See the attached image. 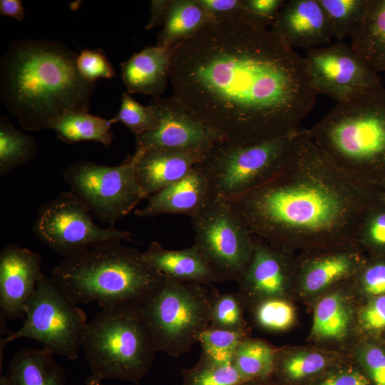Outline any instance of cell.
<instances>
[{
    "label": "cell",
    "mask_w": 385,
    "mask_h": 385,
    "mask_svg": "<svg viewBox=\"0 0 385 385\" xmlns=\"http://www.w3.org/2000/svg\"><path fill=\"white\" fill-rule=\"evenodd\" d=\"M247 310L258 327L270 332L286 331L294 325L296 320V311L290 299L262 300Z\"/></svg>",
    "instance_id": "obj_34"
},
{
    "label": "cell",
    "mask_w": 385,
    "mask_h": 385,
    "mask_svg": "<svg viewBox=\"0 0 385 385\" xmlns=\"http://www.w3.org/2000/svg\"><path fill=\"white\" fill-rule=\"evenodd\" d=\"M38 254L8 244L0 252L1 317L16 319L25 315L26 305L44 276Z\"/></svg>",
    "instance_id": "obj_17"
},
{
    "label": "cell",
    "mask_w": 385,
    "mask_h": 385,
    "mask_svg": "<svg viewBox=\"0 0 385 385\" xmlns=\"http://www.w3.org/2000/svg\"><path fill=\"white\" fill-rule=\"evenodd\" d=\"M247 337V330L233 331L209 327L198 336L197 342L200 344L203 352L232 357L238 345Z\"/></svg>",
    "instance_id": "obj_38"
},
{
    "label": "cell",
    "mask_w": 385,
    "mask_h": 385,
    "mask_svg": "<svg viewBox=\"0 0 385 385\" xmlns=\"http://www.w3.org/2000/svg\"><path fill=\"white\" fill-rule=\"evenodd\" d=\"M36 235L63 257L93 245L128 240L130 233L115 227H101L72 192H62L43 205L34 223Z\"/></svg>",
    "instance_id": "obj_12"
},
{
    "label": "cell",
    "mask_w": 385,
    "mask_h": 385,
    "mask_svg": "<svg viewBox=\"0 0 385 385\" xmlns=\"http://www.w3.org/2000/svg\"><path fill=\"white\" fill-rule=\"evenodd\" d=\"M284 4L283 0H243L244 9L266 26L272 25Z\"/></svg>",
    "instance_id": "obj_43"
},
{
    "label": "cell",
    "mask_w": 385,
    "mask_h": 385,
    "mask_svg": "<svg viewBox=\"0 0 385 385\" xmlns=\"http://www.w3.org/2000/svg\"><path fill=\"white\" fill-rule=\"evenodd\" d=\"M294 252L253 236L250 262L237 282L245 309L268 299H290L294 293L297 271Z\"/></svg>",
    "instance_id": "obj_15"
},
{
    "label": "cell",
    "mask_w": 385,
    "mask_h": 385,
    "mask_svg": "<svg viewBox=\"0 0 385 385\" xmlns=\"http://www.w3.org/2000/svg\"><path fill=\"white\" fill-rule=\"evenodd\" d=\"M0 14L11 16L17 21L25 17L24 9L20 0H1Z\"/></svg>",
    "instance_id": "obj_46"
},
{
    "label": "cell",
    "mask_w": 385,
    "mask_h": 385,
    "mask_svg": "<svg viewBox=\"0 0 385 385\" xmlns=\"http://www.w3.org/2000/svg\"><path fill=\"white\" fill-rule=\"evenodd\" d=\"M304 61L317 94L327 95L337 103L369 88L383 85L350 44L337 41L307 50Z\"/></svg>",
    "instance_id": "obj_13"
},
{
    "label": "cell",
    "mask_w": 385,
    "mask_h": 385,
    "mask_svg": "<svg viewBox=\"0 0 385 385\" xmlns=\"http://www.w3.org/2000/svg\"><path fill=\"white\" fill-rule=\"evenodd\" d=\"M86 384V385H101V380L98 379V378L95 377L93 375H91L90 376L87 378Z\"/></svg>",
    "instance_id": "obj_49"
},
{
    "label": "cell",
    "mask_w": 385,
    "mask_h": 385,
    "mask_svg": "<svg viewBox=\"0 0 385 385\" xmlns=\"http://www.w3.org/2000/svg\"><path fill=\"white\" fill-rule=\"evenodd\" d=\"M376 200L385 208V188H381L377 191Z\"/></svg>",
    "instance_id": "obj_48"
},
{
    "label": "cell",
    "mask_w": 385,
    "mask_h": 385,
    "mask_svg": "<svg viewBox=\"0 0 385 385\" xmlns=\"http://www.w3.org/2000/svg\"><path fill=\"white\" fill-rule=\"evenodd\" d=\"M122 242H99L66 256L51 277L76 304L96 302L104 309L141 304L165 277L144 260L142 252Z\"/></svg>",
    "instance_id": "obj_4"
},
{
    "label": "cell",
    "mask_w": 385,
    "mask_h": 385,
    "mask_svg": "<svg viewBox=\"0 0 385 385\" xmlns=\"http://www.w3.org/2000/svg\"><path fill=\"white\" fill-rule=\"evenodd\" d=\"M277 349L266 341L250 337L243 339L232 355V363L247 381L272 376Z\"/></svg>",
    "instance_id": "obj_30"
},
{
    "label": "cell",
    "mask_w": 385,
    "mask_h": 385,
    "mask_svg": "<svg viewBox=\"0 0 385 385\" xmlns=\"http://www.w3.org/2000/svg\"><path fill=\"white\" fill-rule=\"evenodd\" d=\"M148 197L146 205L135 210L136 216L184 214L190 217L214 198L207 178L197 165L180 180Z\"/></svg>",
    "instance_id": "obj_20"
},
{
    "label": "cell",
    "mask_w": 385,
    "mask_h": 385,
    "mask_svg": "<svg viewBox=\"0 0 385 385\" xmlns=\"http://www.w3.org/2000/svg\"><path fill=\"white\" fill-rule=\"evenodd\" d=\"M328 160L369 188H385V87L337 103L307 129Z\"/></svg>",
    "instance_id": "obj_5"
},
{
    "label": "cell",
    "mask_w": 385,
    "mask_h": 385,
    "mask_svg": "<svg viewBox=\"0 0 385 385\" xmlns=\"http://www.w3.org/2000/svg\"><path fill=\"white\" fill-rule=\"evenodd\" d=\"M357 322L366 333L375 334L385 329V295L372 297L359 311Z\"/></svg>",
    "instance_id": "obj_42"
},
{
    "label": "cell",
    "mask_w": 385,
    "mask_h": 385,
    "mask_svg": "<svg viewBox=\"0 0 385 385\" xmlns=\"http://www.w3.org/2000/svg\"><path fill=\"white\" fill-rule=\"evenodd\" d=\"M81 348L91 375L135 384L150 369L156 353L140 304L102 309L87 323Z\"/></svg>",
    "instance_id": "obj_6"
},
{
    "label": "cell",
    "mask_w": 385,
    "mask_h": 385,
    "mask_svg": "<svg viewBox=\"0 0 385 385\" xmlns=\"http://www.w3.org/2000/svg\"><path fill=\"white\" fill-rule=\"evenodd\" d=\"M111 120L121 122L135 136L154 130L158 125L153 108L139 103L128 93H123L120 110Z\"/></svg>",
    "instance_id": "obj_36"
},
{
    "label": "cell",
    "mask_w": 385,
    "mask_h": 385,
    "mask_svg": "<svg viewBox=\"0 0 385 385\" xmlns=\"http://www.w3.org/2000/svg\"><path fill=\"white\" fill-rule=\"evenodd\" d=\"M22 327L1 339V351L19 338L35 339L54 354L70 360L78 358L87 318L79 308L55 283L43 276L29 301Z\"/></svg>",
    "instance_id": "obj_9"
},
{
    "label": "cell",
    "mask_w": 385,
    "mask_h": 385,
    "mask_svg": "<svg viewBox=\"0 0 385 385\" xmlns=\"http://www.w3.org/2000/svg\"><path fill=\"white\" fill-rule=\"evenodd\" d=\"M309 385H372L359 366L337 365Z\"/></svg>",
    "instance_id": "obj_41"
},
{
    "label": "cell",
    "mask_w": 385,
    "mask_h": 385,
    "mask_svg": "<svg viewBox=\"0 0 385 385\" xmlns=\"http://www.w3.org/2000/svg\"><path fill=\"white\" fill-rule=\"evenodd\" d=\"M37 144L31 135L16 129L5 117L0 118V175L5 176L13 169L33 160Z\"/></svg>",
    "instance_id": "obj_31"
},
{
    "label": "cell",
    "mask_w": 385,
    "mask_h": 385,
    "mask_svg": "<svg viewBox=\"0 0 385 385\" xmlns=\"http://www.w3.org/2000/svg\"><path fill=\"white\" fill-rule=\"evenodd\" d=\"M215 19L244 10L242 0H199Z\"/></svg>",
    "instance_id": "obj_44"
},
{
    "label": "cell",
    "mask_w": 385,
    "mask_h": 385,
    "mask_svg": "<svg viewBox=\"0 0 385 385\" xmlns=\"http://www.w3.org/2000/svg\"><path fill=\"white\" fill-rule=\"evenodd\" d=\"M294 134L252 144L223 140L211 147L197 165L207 178L213 197L227 200L267 180L282 164Z\"/></svg>",
    "instance_id": "obj_8"
},
{
    "label": "cell",
    "mask_w": 385,
    "mask_h": 385,
    "mask_svg": "<svg viewBox=\"0 0 385 385\" xmlns=\"http://www.w3.org/2000/svg\"><path fill=\"white\" fill-rule=\"evenodd\" d=\"M355 53L376 72H385V0H369L366 14L351 36Z\"/></svg>",
    "instance_id": "obj_26"
},
{
    "label": "cell",
    "mask_w": 385,
    "mask_h": 385,
    "mask_svg": "<svg viewBox=\"0 0 385 385\" xmlns=\"http://www.w3.org/2000/svg\"><path fill=\"white\" fill-rule=\"evenodd\" d=\"M182 385H238L248 381L237 370L232 357L202 351L192 367L182 370Z\"/></svg>",
    "instance_id": "obj_29"
},
{
    "label": "cell",
    "mask_w": 385,
    "mask_h": 385,
    "mask_svg": "<svg viewBox=\"0 0 385 385\" xmlns=\"http://www.w3.org/2000/svg\"><path fill=\"white\" fill-rule=\"evenodd\" d=\"M351 292L375 297L385 295V257H367L349 281Z\"/></svg>",
    "instance_id": "obj_37"
},
{
    "label": "cell",
    "mask_w": 385,
    "mask_h": 385,
    "mask_svg": "<svg viewBox=\"0 0 385 385\" xmlns=\"http://www.w3.org/2000/svg\"><path fill=\"white\" fill-rule=\"evenodd\" d=\"M158 119L157 127L136 135V148L175 149L206 152L223 141L222 137L194 111L173 95L154 96L149 103Z\"/></svg>",
    "instance_id": "obj_14"
},
{
    "label": "cell",
    "mask_w": 385,
    "mask_h": 385,
    "mask_svg": "<svg viewBox=\"0 0 385 385\" xmlns=\"http://www.w3.org/2000/svg\"><path fill=\"white\" fill-rule=\"evenodd\" d=\"M190 218L194 245L217 282H237L250 262L253 236L223 200L212 198Z\"/></svg>",
    "instance_id": "obj_11"
},
{
    "label": "cell",
    "mask_w": 385,
    "mask_h": 385,
    "mask_svg": "<svg viewBox=\"0 0 385 385\" xmlns=\"http://www.w3.org/2000/svg\"><path fill=\"white\" fill-rule=\"evenodd\" d=\"M136 160L134 152L116 166L79 160L68 166L63 175L91 214L115 227L146 198L136 178Z\"/></svg>",
    "instance_id": "obj_10"
},
{
    "label": "cell",
    "mask_w": 385,
    "mask_h": 385,
    "mask_svg": "<svg viewBox=\"0 0 385 385\" xmlns=\"http://www.w3.org/2000/svg\"><path fill=\"white\" fill-rule=\"evenodd\" d=\"M76 66L81 76L95 83L97 79H111L115 71L106 56L100 49H84L77 55Z\"/></svg>",
    "instance_id": "obj_40"
},
{
    "label": "cell",
    "mask_w": 385,
    "mask_h": 385,
    "mask_svg": "<svg viewBox=\"0 0 385 385\" xmlns=\"http://www.w3.org/2000/svg\"><path fill=\"white\" fill-rule=\"evenodd\" d=\"M173 48L145 47L120 64L122 78L129 94L154 97L164 92L170 78Z\"/></svg>",
    "instance_id": "obj_21"
},
{
    "label": "cell",
    "mask_w": 385,
    "mask_h": 385,
    "mask_svg": "<svg viewBox=\"0 0 385 385\" xmlns=\"http://www.w3.org/2000/svg\"><path fill=\"white\" fill-rule=\"evenodd\" d=\"M170 0H153L151 1V16L146 28L152 29L163 24Z\"/></svg>",
    "instance_id": "obj_45"
},
{
    "label": "cell",
    "mask_w": 385,
    "mask_h": 385,
    "mask_svg": "<svg viewBox=\"0 0 385 385\" xmlns=\"http://www.w3.org/2000/svg\"><path fill=\"white\" fill-rule=\"evenodd\" d=\"M202 284L166 278L140 304L156 352L179 356L190 351L210 327L215 292Z\"/></svg>",
    "instance_id": "obj_7"
},
{
    "label": "cell",
    "mask_w": 385,
    "mask_h": 385,
    "mask_svg": "<svg viewBox=\"0 0 385 385\" xmlns=\"http://www.w3.org/2000/svg\"><path fill=\"white\" fill-rule=\"evenodd\" d=\"M142 255L146 262L166 278L207 286L217 282L194 245L183 250H170L154 241Z\"/></svg>",
    "instance_id": "obj_23"
},
{
    "label": "cell",
    "mask_w": 385,
    "mask_h": 385,
    "mask_svg": "<svg viewBox=\"0 0 385 385\" xmlns=\"http://www.w3.org/2000/svg\"><path fill=\"white\" fill-rule=\"evenodd\" d=\"M339 361L336 353L319 348L277 349L272 376L279 385L310 384Z\"/></svg>",
    "instance_id": "obj_22"
},
{
    "label": "cell",
    "mask_w": 385,
    "mask_h": 385,
    "mask_svg": "<svg viewBox=\"0 0 385 385\" xmlns=\"http://www.w3.org/2000/svg\"><path fill=\"white\" fill-rule=\"evenodd\" d=\"M238 385H279V384L273 379L272 376H270V377L262 379L248 381Z\"/></svg>",
    "instance_id": "obj_47"
},
{
    "label": "cell",
    "mask_w": 385,
    "mask_h": 385,
    "mask_svg": "<svg viewBox=\"0 0 385 385\" xmlns=\"http://www.w3.org/2000/svg\"><path fill=\"white\" fill-rule=\"evenodd\" d=\"M270 27L294 48H317L331 44L334 38L318 0L285 1Z\"/></svg>",
    "instance_id": "obj_18"
},
{
    "label": "cell",
    "mask_w": 385,
    "mask_h": 385,
    "mask_svg": "<svg viewBox=\"0 0 385 385\" xmlns=\"http://www.w3.org/2000/svg\"><path fill=\"white\" fill-rule=\"evenodd\" d=\"M377 191L340 170L300 128L272 176L225 201L252 236L304 252L357 245L359 226Z\"/></svg>",
    "instance_id": "obj_2"
},
{
    "label": "cell",
    "mask_w": 385,
    "mask_h": 385,
    "mask_svg": "<svg viewBox=\"0 0 385 385\" xmlns=\"http://www.w3.org/2000/svg\"><path fill=\"white\" fill-rule=\"evenodd\" d=\"M349 281L333 287L317 302L310 335L313 340L338 342L349 335L354 320L353 306L346 295Z\"/></svg>",
    "instance_id": "obj_24"
},
{
    "label": "cell",
    "mask_w": 385,
    "mask_h": 385,
    "mask_svg": "<svg viewBox=\"0 0 385 385\" xmlns=\"http://www.w3.org/2000/svg\"><path fill=\"white\" fill-rule=\"evenodd\" d=\"M366 255L357 245L304 251L297 257L294 292L310 299L351 279Z\"/></svg>",
    "instance_id": "obj_16"
},
{
    "label": "cell",
    "mask_w": 385,
    "mask_h": 385,
    "mask_svg": "<svg viewBox=\"0 0 385 385\" xmlns=\"http://www.w3.org/2000/svg\"><path fill=\"white\" fill-rule=\"evenodd\" d=\"M169 78L173 96L237 144L293 135L317 95L303 56L245 9L176 45Z\"/></svg>",
    "instance_id": "obj_1"
},
{
    "label": "cell",
    "mask_w": 385,
    "mask_h": 385,
    "mask_svg": "<svg viewBox=\"0 0 385 385\" xmlns=\"http://www.w3.org/2000/svg\"><path fill=\"white\" fill-rule=\"evenodd\" d=\"M213 20L199 0H170L156 46L173 48Z\"/></svg>",
    "instance_id": "obj_27"
},
{
    "label": "cell",
    "mask_w": 385,
    "mask_h": 385,
    "mask_svg": "<svg viewBox=\"0 0 385 385\" xmlns=\"http://www.w3.org/2000/svg\"><path fill=\"white\" fill-rule=\"evenodd\" d=\"M49 349H21L11 358L0 385H64L66 373Z\"/></svg>",
    "instance_id": "obj_25"
},
{
    "label": "cell",
    "mask_w": 385,
    "mask_h": 385,
    "mask_svg": "<svg viewBox=\"0 0 385 385\" xmlns=\"http://www.w3.org/2000/svg\"><path fill=\"white\" fill-rule=\"evenodd\" d=\"M206 152L135 148V175L145 196L148 197L183 178L202 161Z\"/></svg>",
    "instance_id": "obj_19"
},
{
    "label": "cell",
    "mask_w": 385,
    "mask_h": 385,
    "mask_svg": "<svg viewBox=\"0 0 385 385\" xmlns=\"http://www.w3.org/2000/svg\"><path fill=\"white\" fill-rule=\"evenodd\" d=\"M66 45L46 40L11 43L0 61V96L27 130L50 129L70 112H88L95 88Z\"/></svg>",
    "instance_id": "obj_3"
},
{
    "label": "cell",
    "mask_w": 385,
    "mask_h": 385,
    "mask_svg": "<svg viewBox=\"0 0 385 385\" xmlns=\"http://www.w3.org/2000/svg\"><path fill=\"white\" fill-rule=\"evenodd\" d=\"M245 309V304L238 292L214 293L210 327L247 331Z\"/></svg>",
    "instance_id": "obj_35"
},
{
    "label": "cell",
    "mask_w": 385,
    "mask_h": 385,
    "mask_svg": "<svg viewBox=\"0 0 385 385\" xmlns=\"http://www.w3.org/2000/svg\"><path fill=\"white\" fill-rule=\"evenodd\" d=\"M112 122L88 112H70L52 125L58 138L65 143L73 144L81 141H96L108 146L113 140L111 132Z\"/></svg>",
    "instance_id": "obj_28"
},
{
    "label": "cell",
    "mask_w": 385,
    "mask_h": 385,
    "mask_svg": "<svg viewBox=\"0 0 385 385\" xmlns=\"http://www.w3.org/2000/svg\"><path fill=\"white\" fill-rule=\"evenodd\" d=\"M329 22L333 38L342 41L351 36L363 20L369 0H318Z\"/></svg>",
    "instance_id": "obj_32"
},
{
    "label": "cell",
    "mask_w": 385,
    "mask_h": 385,
    "mask_svg": "<svg viewBox=\"0 0 385 385\" xmlns=\"http://www.w3.org/2000/svg\"><path fill=\"white\" fill-rule=\"evenodd\" d=\"M354 357L372 385H385V349L383 346L364 342L356 348Z\"/></svg>",
    "instance_id": "obj_39"
},
{
    "label": "cell",
    "mask_w": 385,
    "mask_h": 385,
    "mask_svg": "<svg viewBox=\"0 0 385 385\" xmlns=\"http://www.w3.org/2000/svg\"><path fill=\"white\" fill-rule=\"evenodd\" d=\"M356 244L367 257H385V208L377 200L361 220Z\"/></svg>",
    "instance_id": "obj_33"
}]
</instances>
